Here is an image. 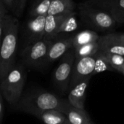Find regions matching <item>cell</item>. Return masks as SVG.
<instances>
[{
	"label": "cell",
	"instance_id": "4",
	"mask_svg": "<svg viewBox=\"0 0 124 124\" xmlns=\"http://www.w3.org/2000/svg\"><path fill=\"white\" fill-rule=\"evenodd\" d=\"M81 20L89 26L99 31H111L116 28L117 23L105 10L100 8L89 1L78 5Z\"/></svg>",
	"mask_w": 124,
	"mask_h": 124
},
{
	"label": "cell",
	"instance_id": "5",
	"mask_svg": "<svg viewBox=\"0 0 124 124\" xmlns=\"http://www.w3.org/2000/svg\"><path fill=\"white\" fill-rule=\"evenodd\" d=\"M52 40L42 39L30 42L23 51V61L28 66L36 67L45 63Z\"/></svg>",
	"mask_w": 124,
	"mask_h": 124
},
{
	"label": "cell",
	"instance_id": "2",
	"mask_svg": "<svg viewBox=\"0 0 124 124\" xmlns=\"http://www.w3.org/2000/svg\"><path fill=\"white\" fill-rule=\"evenodd\" d=\"M68 100L62 99L49 92H35L22 96L18 103L15 105L16 109L32 115L34 113L49 110L61 112Z\"/></svg>",
	"mask_w": 124,
	"mask_h": 124
},
{
	"label": "cell",
	"instance_id": "3",
	"mask_svg": "<svg viewBox=\"0 0 124 124\" xmlns=\"http://www.w3.org/2000/svg\"><path fill=\"white\" fill-rule=\"evenodd\" d=\"M25 77L23 66L15 64L0 80V92L3 99L10 105H16L21 99Z\"/></svg>",
	"mask_w": 124,
	"mask_h": 124
},
{
	"label": "cell",
	"instance_id": "10",
	"mask_svg": "<svg viewBox=\"0 0 124 124\" xmlns=\"http://www.w3.org/2000/svg\"><path fill=\"white\" fill-rule=\"evenodd\" d=\"M97 43L99 50L105 54H117L124 56V46L116 39L114 33L100 37Z\"/></svg>",
	"mask_w": 124,
	"mask_h": 124
},
{
	"label": "cell",
	"instance_id": "8",
	"mask_svg": "<svg viewBox=\"0 0 124 124\" xmlns=\"http://www.w3.org/2000/svg\"><path fill=\"white\" fill-rule=\"evenodd\" d=\"M89 1L110 13L117 24L124 23V0H91Z\"/></svg>",
	"mask_w": 124,
	"mask_h": 124
},
{
	"label": "cell",
	"instance_id": "21",
	"mask_svg": "<svg viewBox=\"0 0 124 124\" xmlns=\"http://www.w3.org/2000/svg\"><path fill=\"white\" fill-rule=\"evenodd\" d=\"M108 62L113 70L123 72L124 68V56L117 54H105Z\"/></svg>",
	"mask_w": 124,
	"mask_h": 124
},
{
	"label": "cell",
	"instance_id": "27",
	"mask_svg": "<svg viewBox=\"0 0 124 124\" xmlns=\"http://www.w3.org/2000/svg\"><path fill=\"white\" fill-rule=\"evenodd\" d=\"M5 18L3 20V21L0 23V46H1V40L3 37V33H4V24H5Z\"/></svg>",
	"mask_w": 124,
	"mask_h": 124
},
{
	"label": "cell",
	"instance_id": "29",
	"mask_svg": "<svg viewBox=\"0 0 124 124\" xmlns=\"http://www.w3.org/2000/svg\"><path fill=\"white\" fill-rule=\"evenodd\" d=\"M70 124V123L69 121H68V122H67L66 124Z\"/></svg>",
	"mask_w": 124,
	"mask_h": 124
},
{
	"label": "cell",
	"instance_id": "19",
	"mask_svg": "<svg viewBox=\"0 0 124 124\" xmlns=\"http://www.w3.org/2000/svg\"><path fill=\"white\" fill-rule=\"evenodd\" d=\"M52 0H35L31 8L30 18L46 16Z\"/></svg>",
	"mask_w": 124,
	"mask_h": 124
},
{
	"label": "cell",
	"instance_id": "16",
	"mask_svg": "<svg viewBox=\"0 0 124 124\" xmlns=\"http://www.w3.org/2000/svg\"><path fill=\"white\" fill-rule=\"evenodd\" d=\"M76 4L73 0H52L47 15H67L74 12Z\"/></svg>",
	"mask_w": 124,
	"mask_h": 124
},
{
	"label": "cell",
	"instance_id": "12",
	"mask_svg": "<svg viewBox=\"0 0 124 124\" xmlns=\"http://www.w3.org/2000/svg\"><path fill=\"white\" fill-rule=\"evenodd\" d=\"M46 16L31 18L28 20L26 24V31L28 34V43L44 39Z\"/></svg>",
	"mask_w": 124,
	"mask_h": 124
},
{
	"label": "cell",
	"instance_id": "17",
	"mask_svg": "<svg viewBox=\"0 0 124 124\" xmlns=\"http://www.w3.org/2000/svg\"><path fill=\"white\" fill-rule=\"evenodd\" d=\"M100 35L92 30H84L78 32L73 37V48H76L80 46L96 42L100 38Z\"/></svg>",
	"mask_w": 124,
	"mask_h": 124
},
{
	"label": "cell",
	"instance_id": "20",
	"mask_svg": "<svg viewBox=\"0 0 124 124\" xmlns=\"http://www.w3.org/2000/svg\"><path fill=\"white\" fill-rule=\"evenodd\" d=\"M98 51H99V45L97 42L84 45L78 48H74V54H75L76 59L93 56Z\"/></svg>",
	"mask_w": 124,
	"mask_h": 124
},
{
	"label": "cell",
	"instance_id": "30",
	"mask_svg": "<svg viewBox=\"0 0 124 124\" xmlns=\"http://www.w3.org/2000/svg\"><path fill=\"white\" fill-rule=\"evenodd\" d=\"M122 73H123V74L124 75V70H123V72H122Z\"/></svg>",
	"mask_w": 124,
	"mask_h": 124
},
{
	"label": "cell",
	"instance_id": "28",
	"mask_svg": "<svg viewBox=\"0 0 124 124\" xmlns=\"http://www.w3.org/2000/svg\"><path fill=\"white\" fill-rule=\"evenodd\" d=\"M87 124H93V122H92V121H89V122Z\"/></svg>",
	"mask_w": 124,
	"mask_h": 124
},
{
	"label": "cell",
	"instance_id": "23",
	"mask_svg": "<svg viewBox=\"0 0 124 124\" xmlns=\"http://www.w3.org/2000/svg\"><path fill=\"white\" fill-rule=\"evenodd\" d=\"M8 10L2 0H0V23L3 21L5 17L7 15Z\"/></svg>",
	"mask_w": 124,
	"mask_h": 124
},
{
	"label": "cell",
	"instance_id": "22",
	"mask_svg": "<svg viewBox=\"0 0 124 124\" xmlns=\"http://www.w3.org/2000/svg\"><path fill=\"white\" fill-rule=\"evenodd\" d=\"M27 1L28 0H14L12 11L16 16L20 17L22 15Z\"/></svg>",
	"mask_w": 124,
	"mask_h": 124
},
{
	"label": "cell",
	"instance_id": "31",
	"mask_svg": "<svg viewBox=\"0 0 124 124\" xmlns=\"http://www.w3.org/2000/svg\"></svg>",
	"mask_w": 124,
	"mask_h": 124
},
{
	"label": "cell",
	"instance_id": "14",
	"mask_svg": "<svg viewBox=\"0 0 124 124\" xmlns=\"http://www.w3.org/2000/svg\"><path fill=\"white\" fill-rule=\"evenodd\" d=\"M44 124H65L68 121L66 116L61 112L55 110H49L37 112L32 114Z\"/></svg>",
	"mask_w": 124,
	"mask_h": 124
},
{
	"label": "cell",
	"instance_id": "15",
	"mask_svg": "<svg viewBox=\"0 0 124 124\" xmlns=\"http://www.w3.org/2000/svg\"><path fill=\"white\" fill-rule=\"evenodd\" d=\"M70 14V13H69ZM67 15H47L45 20L44 28V39L53 40L57 37V31L60 26L61 23L65 18Z\"/></svg>",
	"mask_w": 124,
	"mask_h": 124
},
{
	"label": "cell",
	"instance_id": "6",
	"mask_svg": "<svg viewBox=\"0 0 124 124\" xmlns=\"http://www.w3.org/2000/svg\"><path fill=\"white\" fill-rule=\"evenodd\" d=\"M74 50H69L62 57L53 74L54 83L60 89L65 91L70 86L72 71L75 62Z\"/></svg>",
	"mask_w": 124,
	"mask_h": 124
},
{
	"label": "cell",
	"instance_id": "18",
	"mask_svg": "<svg viewBox=\"0 0 124 124\" xmlns=\"http://www.w3.org/2000/svg\"><path fill=\"white\" fill-rule=\"evenodd\" d=\"M78 23L76 18V13L73 12L68 14L63 21L61 23L57 31V36L62 33H69L72 32L78 29Z\"/></svg>",
	"mask_w": 124,
	"mask_h": 124
},
{
	"label": "cell",
	"instance_id": "7",
	"mask_svg": "<svg viewBox=\"0 0 124 124\" xmlns=\"http://www.w3.org/2000/svg\"><path fill=\"white\" fill-rule=\"evenodd\" d=\"M97 73V53L93 56L75 59L73 67L70 88H73L81 80L92 77Z\"/></svg>",
	"mask_w": 124,
	"mask_h": 124
},
{
	"label": "cell",
	"instance_id": "1",
	"mask_svg": "<svg viewBox=\"0 0 124 124\" xmlns=\"http://www.w3.org/2000/svg\"><path fill=\"white\" fill-rule=\"evenodd\" d=\"M18 28V20L7 15L0 46V80L15 66Z\"/></svg>",
	"mask_w": 124,
	"mask_h": 124
},
{
	"label": "cell",
	"instance_id": "13",
	"mask_svg": "<svg viewBox=\"0 0 124 124\" xmlns=\"http://www.w3.org/2000/svg\"><path fill=\"white\" fill-rule=\"evenodd\" d=\"M68 121L72 124H87L90 121V118L85 110L77 109L70 105L68 101L61 110Z\"/></svg>",
	"mask_w": 124,
	"mask_h": 124
},
{
	"label": "cell",
	"instance_id": "24",
	"mask_svg": "<svg viewBox=\"0 0 124 124\" xmlns=\"http://www.w3.org/2000/svg\"><path fill=\"white\" fill-rule=\"evenodd\" d=\"M4 115V104H3V97L0 92V124L2 123Z\"/></svg>",
	"mask_w": 124,
	"mask_h": 124
},
{
	"label": "cell",
	"instance_id": "26",
	"mask_svg": "<svg viewBox=\"0 0 124 124\" xmlns=\"http://www.w3.org/2000/svg\"><path fill=\"white\" fill-rule=\"evenodd\" d=\"M116 39L124 46V33H114Z\"/></svg>",
	"mask_w": 124,
	"mask_h": 124
},
{
	"label": "cell",
	"instance_id": "9",
	"mask_svg": "<svg viewBox=\"0 0 124 124\" xmlns=\"http://www.w3.org/2000/svg\"><path fill=\"white\" fill-rule=\"evenodd\" d=\"M73 48V37L53 41L49 48L45 63L53 62L62 58L69 50Z\"/></svg>",
	"mask_w": 124,
	"mask_h": 124
},
{
	"label": "cell",
	"instance_id": "25",
	"mask_svg": "<svg viewBox=\"0 0 124 124\" xmlns=\"http://www.w3.org/2000/svg\"><path fill=\"white\" fill-rule=\"evenodd\" d=\"M5 6L7 7V10H12L13 8V4H14V0H2Z\"/></svg>",
	"mask_w": 124,
	"mask_h": 124
},
{
	"label": "cell",
	"instance_id": "11",
	"mask_svg": "<svg viewBox=\"0 0 124 124\" xmlns=\"http://www.w3.org/2000/svg\"><path fill=\"white\" fill-rule=\"evenodd\" d=\"M91 78V77L85 78L71 88L68 100L70 105L77 109L84 110L86 91Z\"/></svg>",
	"mask_w": 124,
	"mask_h": 124
}]
</instances>
